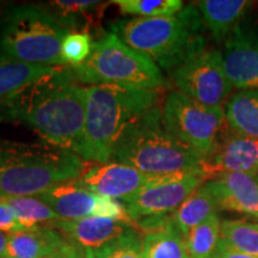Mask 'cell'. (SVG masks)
<instances>
[{
	"label": "cell",
	"instance_id": "3957f363",
	"mask_svg": "<svg viewBox=\"0 0 258 258\" xmlns=\"http://www.w3.org/2000/svg\"><path fill=\"white\" fill-rule=\"evenodd\" d=\"M85 127L78 156L93 164H106L121 135L148 110L159 105V91L97 84L86 86Z\"/></svg>",
	"mask_w": 258,
	"mask_h": 258
},
{
	"label": "cell",
	"instance_id": "e575fe53",
	"mask_svg": "<svg viewBox=\"0 0 258 258\" xmlns=\"http://www.w3.org/2000/svg\"><path fill=\"white\" fill-rule=\"evenodd\" d=\"M252 218H256V219H258V212H257V213H254V214L252 215Z\"/></svg>",
	"mask_w": 258,
	"mask_h": 258
},
{
	"label": "cell",
	"instance_id": "9c48e42d",
	"mask_svg": "<svg viewBox=\"0 0 258 258\" xmlns=\"http://www.w3.org/2000/svg\"><path fill=\"white\" fill-rule=\"evenodd\" d=\"M207 180L200 169L153 176L131 198L123 200L133 224L138 219L172 214L177 208Z\"/></svg>",
	"mask_w": 258,
	"mask_h": 258
},
{
	"label": "cell",
	"instance_id": "277c9868",
	"mask_svg": "<svg viewBox=\"0 0 258 258\" xmlns=\"http://www.w3.org/2000/svg\"><path fill=\"white\" fill-rule=\"evenodd\" d=\"M206 30L199 10L189 4L172 16L123 19L112 32L160 70L173 72L206 50Z\"/></svg>",
	"mask_w": 258,
	"mask_h": 258
},
{
	"label": "cell",
	"instance_id": "44dd1931",
	"mask_svg": "<svg viewBox=\"0 0 258 258\" xmlns=\"http://www.w3.org/2000/svg\"><path fill=\"white\" fill-rule=\"evenodd\" d=\"M218 211L217 200L208 180H206L172 213V221L185 235L195 226L217 214Z\"/></svg>",
	"mask_w": 258,
	"mask_h": 258
},
{
	"label": "cell",
	"instance_id": "8992f818",
	"mask_svg": "<svg viewBox=\"0 0 258 258\" xmlns=\"http://www.w3.org/2000/svg\"><path fill=\"white\" fill-rule=\"evenodd\" d=\"M69 32L44 9L14 6L2 19L0 53L35 66L66 67L61 57V43Z\"/></svg>",
	"mask_w": 258,
	"mask_h": 258
},
{
	"label": "cell",
	"instance_id": "7c38bea8",
	"mask_svg": "<svg viewBox=\"0 0 258 258\" xmlns=\"http://www.w3.org/2000/svg\"><path fill=\"white\" fill-rule=\"evenodd\" d=\"M200 167L207 180L230 172L258 176V139L237 133L227 127L215 150L203 158Z\"/></svg>",
	"mask_w": 258,
	"mask_h": 258
},
{
	"label": "cell",
	"instance_id": "30bf717a",
	"mask_svg": "<svg viewBox=\"0 0 258 258\" xmlns=\"http://www.w3.org/2000/svg\"><path fill=\"white\" fill-rule=\"evenodd\" d=\"M177 91L209 108H224L233 86L226 74L221 50L206 49L172 72Z\"/></svg>",
	"mask_w": 258,
	"mask_h": 258
},
{
	"label": "cell",
	"instance_id": "52a82bcc",
	"mask_svg": "<svg viewBox=\"0 0 258 258\" xmlns=\"http://www.w3.org/2000/svg\"><path fill=\"white\" fill-rule=\"evenodd\" d=\"M71 71L84 86L116 84L160 91L166 85L157 63L125 44L114 32L93 42L89 59L82 66L71 67Z\"/></svg>",
	"mask_w": 258,
	"mask_h": 258
},
{
	"label": "cell",
	"instance_id": "ac0fdd59",
	"mask_svg": "<svg viewBox=\"0 0 258 258\" xmlns=\"http://www.w3.org/2000/svg\"><path fill=\"white\" fill-rule=\"evenodd\" d=\"M251 4L246 0H201L194 3L206 29L218 43H224L231 32L243 23Z\"/></svg>",
	"mask_w": 258,
	"mask_h": 258
},
{
	"label": "cell",
	"instance_id": "6da1fadb",
	"mask_svg": "<svg viewBox=\"0 0 258 258\" xmlns=\"http://www.w3.org/2000/svg\"><path fill=\"white\" fill-rule=\"evenodd\" d=\"M88 93L71 67H55L0 109V121L23 124L44 143L78 154Z\"/></svg>",
	"mask_w": 258,
	"mask_h": 258
},
{
	"label": "cell",
	"instance_id": "7a4b0ae2",
	"mask_svg": "<svg viewBox=\"0 0 258 258\" xmlns=\"http://www.w3.org/2000/svg\"><path fill=\"white\" fill-rule=\"evenodd\" d=\"M92 164L44 141L0 138V199L38 196L59 183L79 178Z\"/></svg>",
	"mask_w": 258,
	"mask_h": 258
},
{
	"label": "cell",
	"instance_id": "cb8c5ba5",
	"mask_svg": "<svg viewBox=\"0 0 258 258\" xmlns=\"http://www.w3.org/2000/svg\"><path fill=\"white\" fill-rule=\"evenodd\" d=\"M53 16L67 30L89 32L93 23V14L101 6V2L95 0H54L49 3ZM71 31V30H70Z\"/></svg>",
	"mask_w": 258,
	"mask_h": 258
},
{
	"label": "cell",
	"instance_id": "8fae6325",
	"mask_svg": "<svg viewBox=\"0 0 258 258\" xmlns=\"http://www.w3.org/2000/svg\"><path fill=\"white\" fill-rule=\"evenodd\" d=\"M222 44L224 67L233 89L258 90V25L244 21Z\"/></svg>",
	"mask_w": 258,
	"mask_h": 258
},
{
	"label": "cell",
	"instance_id": "7402d4cb",
	"mask_svg": "<svg viewBox=\"0 0 258 258\" xmlns=\"http://www.w3.org/2000/svg\"><path fill=\"white\" fill-rule=\"evenodd\" d=\"M143 258H191L185 237L171 220L165 227L144 235Z\"/></svg>",
	"mask_w": 258,
	"mask_h": 258
},
{
	"label": "cell",
	"instance_id": "f1b7e54d",
	"mask_svg": "<svg viewBox=\"0 0 258 258\" xmlns=\"http://www.w3.org/2000/svg\"><path fill=\"white\" fill-rule=\"evenodd\" d=\"M93 42L90 32L70 31L61 43V57L64 66L78 67L89 59Z\"/></svg>",
	"mask_w": 258,
	"mask_h": 258
},
{
	"label": "cell",
	"instance_id": "836d02e7",
	"mask_svg": "<svg viewBox=\"0 0 258 258\" xmlns=\"http://www.w3.org/2000/svg\"><path fill=\"white\" fill-rule=\"evenodd\" d=\"M84 258H96L93 250L91 249H85V253H84Z\"/></svg>",
	"mask_w": 258,
	"mask_h": 258
},
{
	"label": "cell",
	"instance_id": "4316f807",
	"mask_svg": "<svg viewBox=\"0 0 258 258\" xmlns=\"http://www.w3.org/2000/svg\"><path fill=\"white\" fill-rule=\"evenodd\" d=\"M112 4L117 6L122 14L138 18L172 16L185 6L180 0H114Z\"/></svg>",
	"mask_w": 258,
	"mask_h": 258
},
{
	"label": "cell",
	"instance_id": "484cf974",
	"mask_svg": "<svg viewBox=\"0 0 258 258\" xmlns=\"http://www.w3.org/2000/svg\"><path fill=\"white\" fill-rule=\"evenodd\" d=\"M221 240L239 252L258 257V222L221 221Z\"/></svg>",
	"mask_w": 258,
	"mask_h": 258
},
{
	"label": "cell",
	"instance_id": "4dcf8cb0",
	"mask_svg": "<svg viewBox=\"0 0 258 258\" xmlns=\"http://www.w3.org/2000/svg\"><path fill=\"white\" fill-rule=\"evenodd\" d=\"M23 230L24 228L17 221L11 208L6 205L4 200L0 199V231L11 234Z\"/></svg>",
	"mask_w": 258,
	"mask_h": 258
},
{
	"label": "cell",
	"instance_id": "ba28073f",
	"mask_svg": "<svg viewBox=\"0 0 258 258\" xmlns=\"http://www.w3.org/2000/svg\"><path fill=\"white\" fill-rule=\"evenodd\" d=\"M161 116L166 131L202 158L213 153L228 127L224 108H209L179 91L166 96Z\"/></svg>",
	"mask_w": 258,
	"mask_h": 258
},
{
	"label": "cell",
	"instance_id": "1f68e13d",
	"mask_svg": "<svg viewBox=\"0 0 258 258\" xmlns=\"http://www.w3.org/2000/svg\"><path fill=\"white\" fill-rule=\"evenodd\" d=\"M212 258H258V257L239 252V251L232 249V247L228 246L225 241L220 240V244H219L217 252L214 253V256Z\"/></svg>",
	"mask_w": 258,
	"mask_h": 258
},
{
	"label": "cell",
	"instance_id": "f546056e",
	"mask_svg": "<svg viewBox=\"0 0 258 258\" xmlns=\"http://www.w3.org/2000/svg\"><path fill=\"white\" fill-rule=\"evenodd\" d=\"M91 217L111 219V220L124 222V224L134 226L123 203L118 202L116 199L106 198V196L97 195L96 206Z\"/></svg>",
	"mask_w": 258,
	"mask_h": 258
},
{
	"label": "cell",
	"instance_id": "2e32d148",
	"mask_svg": "<svg viewBox=\"0 0 258 258\" xmlns=\"http://www.w3.org/2000/svg\"><path fill=\"white\" fill-rule=\"evenodd\" d=\"M69 243L64 235L49 226H40L9 234L6 258H42L60 253Z\"/></svg>",
	"mask_w": 258,
	"mask_h": 258
},
{
	"label": "cell",
	"instance_id": "9a60e30c",
	"mask_svg": "<svg viewBox=\"0 0 258 258\" xmlns=\"http://www.w3.org/2000/svg\"><path fill=\"white\" fill-rule=\"evenodd\" d=\"M61 232L67 239L84 249L97 250L121 237L132 225L111 219L88 217L78 220H59L49 225Z\"/></svg>",
	"mask_w": 258,
	"mask_h": 258
},
{
	"label": "cell",
	"instance_id": "83f0119b",
	"mask_svg": "<svg viewBox=\"0 0 258 258\" xmlns=\"http://www.w3.org/2000/svg\"><path fill=\"white\" fill-rule=\"evenodd\" d=\"M143 233L132 226L121 237L93 250L96 258H143Z\"/></svg>",
	"mask_w": 258,
	"mask_h": 258
},
{
	"label": "cell",
	"instance_id": "d6a6232c",
	"mask_svg": "<svg viewBox=\"0 0 258 258\" xmlns=\"http://www.w3.org/2000/svg\"><path fill=\"white\" fill-rule=\"evenodd\" d=\"M9 234L0 231V258H6V247H8Z\"/></svg>",
	"mask_w": 258,
	"mask_h": 258
},
{
	"label": "cell",
	"instance_id": "d4e9b609",
	"mask_svg": "<svg viewBox=\"0 0 258 258\" xmlns=\"http://www.w3.org/2000/svg\"><path fill=\"white\" fill-rule=\"evenodd\" d=\"M184 237L190 257L212 258L221 240V220L218 213L191 228Z\"/></svg>",
	"mask_w": 258,
	"mask_h": 258
},
{
	"label": "cell",
	"instance_id": "5b68a950",
	"mask_svg": "<svg viewBox=\"0 0 258 258\" xmlns=\"http://www.w3.org/2000/svg\"><path fill=\"white\" fill-rule=\"evenodd\" d=\"M202 159L166 131L161 106L157 105L125 129L110 161L125 164L146 175L164 176L200 169Z\"/></svg>",
	"mask_w": 258,
	"mask_h": 258
},
{
	"label": "cell",
	"instance_id": "4fadbf2b",
	"mask_svg": "<svg viewBox=\"0 0 258 258\" xmlns=\"http://www.w3.org/2000/svg\"><path fill=\"white\" fill-rule=\"evenodd\" d=\"M151 177L153 176L125 164L109 161L106 164H92L76 182L96 195L123 201L143 188Z\"/></svg>",
	"mask_w": 258,
	"mask_h": 258
},
{
	"label": "cell",
	"instance_id": "ffe728a7",
	"mask_svg": "<svg viewBox=\"0 0 258 258\" xmlns=\"http://www.w3.org/2000/svg\"><path fill=\"white\" fill-rule=\"evenodd\" d=\"M224 111L232 131L258 139V90H243L231 95Z\"/></svg>",
	"mask_w": 258,
	"mask_h": 258
},
{
	"label": "cell",
	"instance_id": "d6986e66",
	"mask_svg": "<svg viewBox=\"0 0 258 258\" xmlns=\"http://www.w3.org/2000/svg\"><path fill=\"white\" fill-rule=\"evenodd\" d=\"M54 69L21 62L0 53V109Z\"/></svg>",
	"mask_w": 258,
	"mask_h": 258
},
{
	"label": "cell",
	"instance_id": "e0dca14e",
	"mask_svg": "<svg viewBox=\"0 0 258 258\" xmlns=\"http://www.w3.org/2000/svg\"><path fill=\"white\" fill-rule=\"evenodd\" d=\"M37 198L46 202L61 220H78L91 217L97 195L72 179L51 186Z\"/></svg>",
	"mask_w": 258,
	"mask_h": 258
},
{
	"label": "cell",
	"instance_id": "603a6c76",
	"mask_svg": "<svg viewBox=\"0 0 258 258\" xmlns=\"http://www.w3.org/2000/svg\"><path fill=\"white\" fill-rule=\"evenodd\" d=\"M14 212L16 219L24 230H32L40 226H49L59 220L56 213L37 196L2 199Z\"/></svg>",
	"mask_w": 258,
	"mask_h": 258
},
{
	"label": "cell",
	"instance_id": "5bb4252c",
	"mask_svg": "<svg viewBox=\"0 0 258 258\" xmlns=\"http://www.w3.org/2000/svg\"><path fill=\"white\" fill-rule=\"evenodd\" d=\"M219 211L252 217L258 212V176L250 173H221L208 180Z\"/></svg>",
	"mask_w": 258,
	"mask_h": 258
}]
</instances>
